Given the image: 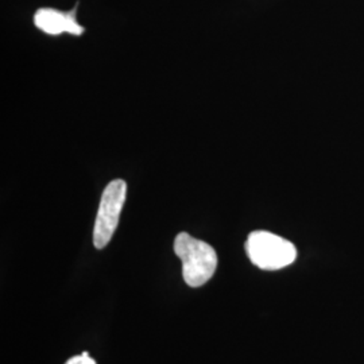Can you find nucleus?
Returning <instances> with one entry per match:
<instances>
[{"label": "nucleus", "instance_id": "2", "mask_svg": "<svg viewBox=\"0 0 364 364\" xmlns=\"http://www.w3.org/2000/svg\"><path fill=\"white\" fill-rule=\"evenodd\" d=\"M246 252L257 267L267 272L287 267L297 258V248L291 242L269 231L248 235Z\"/></svg>", "mask_w": 364, "mask_h": 364}, {"label": "nucleus", "instance_id": "3", "mask_svg": "<svg viewBox=\"0 0 364 364\" xmlns=\"http://www.w3.org/2000/svg\"><path fill=\"white\" fill-rule=\"evenodd\" d=\"M126 196L127 183L123 180H114L105 186L93 228L95 247L102 250L111 242L126 203Z\"/></svg>", "mask_w": 364, "mask_h": 364}, {"label": "nucleus", "instance_id": "4", "mask_svg": "<svg viewBox=\"0 0 364 364\" xmlns=\"http://www.w3.org/2000/svg\"><path fill=\"white\" fill-rule=\"evenodd\" d=\"M34 23L46 34L60 36L69 33L73 36H81L84 27L78 25L76 19V7L70 13H63L54 9H41L34 16Z\"/></svg>", "mask_w": 364, "mask_h": 364}, {"label": "nucleus", "instance_id": "1", "mask_svg": "<svg viewBox=\"0 0 364 364\" xmlns=\"http://www.w3.org/2000/svg\"><path fill=\"white\" fill-rule=\"evenodd\" d=\"M174 252L182 262L183 281L191 287L205 285L216 272L218 254L215 248L186 232L177 235Z\"/></svg>", "mask_w": 364, "mask_h": 364}, {"label": "nucleus", "instance_id": "5", "mask_svg": "<svg viewBox=\"0 0 364 364\" xmlns=\"http://www.w3.org/2000/svg\"><path fill=\"white\" fill-rule=\"evenodd\" d=\"M65 364H96V362L88 355V352L85 351L82 352L81 355L70 358Z\"/></svg>", "mask_w": 364, "mask_h": 364}]
</instances>
